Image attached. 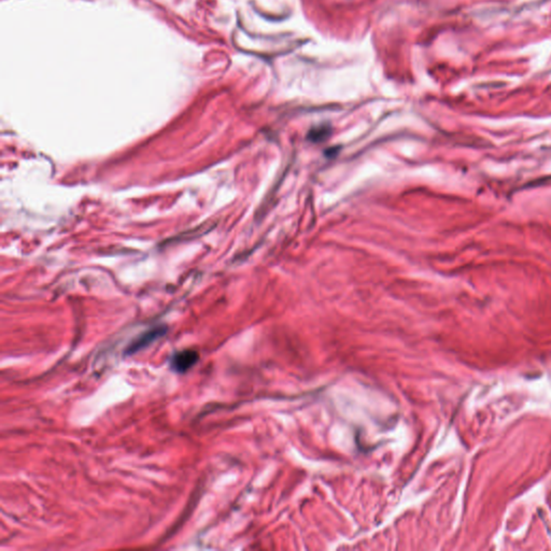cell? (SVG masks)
Returning a JSON list of instances; mask_svg holds the SVG:
<instances>
[{
    "instance_id": "6da1fadb",
    "label": "cell",
    "mask_w": 551,
    "mask_h": 551,
    "mask_svg": "<svg viewBox=\"0 0 551 551\" xmlns=\"http://www.w3.org/2000/svg\"><path fill=\"white\" fill-rule=\"evenodd\" d=\"M199 358L198 352L192 349L182 350L171 358V367L177 373H185L191 370Z\"/></svg>"
},
{
    "instance_id": "7a4b0ae2",
    "label": "cell",
    "mask_w": 551,
    "mask_h": 551,
    "mask_svg": "<svg viewBox=\"0 0 551 551\" xmlns=\"http://www.w3.org/2000/svg\"><path fill=\"white\" fill-rule=\"evenodd\" d=\"M164 333H165L164 327H155V329L143 333V334L137 337V338L129 345L126 350V353H128V354H134V353H136L137 351L144 349L145 347L150 346L153 341L158 339L160 336H163Z\"/></svg>"
},
{
    "instance_id": "3957f363",
    "label": "cell",
    "mask_w": 551,
    "mask_h": 551,
    "mask_svg": "<svg viewBox=\"0 0 551 551\" xmlns=\"http://www.w3.org/2000/svg\"><path fill=\"white\" fill-rule=\"evenodd\" d=\"M330 134H331L330 126L321 125L319 127H314L313 129H311V131L309 132L308 138L310 140H313V141L316 142V141H320V140H324L325 138L330 136Z\"/></svg>"
}]
</instances>
